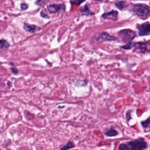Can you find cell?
<instances>
[{
  "label": "cell",
  "mask_w": 150,
  "mask_h": 150,
  "mask_svg": "<svg viewBox=\"0 0 150 150\" xmlns=\"http://www.w3.org/2000/svg\"><path fill=\"white\" fill-rule=\"evenodd\" d=\"M146 147V142L141 138L120 144L118 146V150H144Z\"/></svg>",
  "instance_id": "cell-1"
},
{
  "label": "cell",
  "mask_w": 150,
  "mask_h": 150,
  "mask_svg": "<svg viewBox=\"0 0 150 150\" xmlns=\"http://www.w3.org/2000/svg\"><path fill=\"white\" fill-rule=\"evenodd\" d=\"M132 10L137 16L143 19H145L150 16V7L145 4H135L132 8Z\"/></svg>",
  "instance_id": "cell-2"
},
{
  "label": "cell",
  "mask_w": 150,
  "mask_h": 150,
  "mask_svg": "<svg viewBox=\"0 0 150 150\" xmlns=\"http://www.w3.org/2000/svg\"><path fill=\"white\" fill-rule=\"evenodd\" d=\"M118 35L122 42L127 43L131 42L136 36L135 32L129 29H125L120 30Z\"/></svg>",
  "instance_id": "cell-3"
},
{
  "label": "cell",
  "mask_w": 150,
  "mask_h": 150,
  "mask_svg": "<svg viewBox=\"0 0 150 150\" xmlns=\"http://www.w3.org/2000/svg\"><path fill=\"white\" fill-rule=\"evenodd\" d=\"M133 51L139 53H150V40L145 42H139L135 43Z\"/></svg>",
  "instance_id": "cell-4"
},
{
  "label": "cell",
  "mask_w": 150,
  "mask_h": 150,
  "mask_svg": "<svg viewBox=\"0 0 150 150\" xmlns=\"http://www.w3.org/2000/svg\"><path fill=\"white\" fill-rule=\"evenodd\" d=\"M47 9L51 13H62L65 11L66 7L63 4H53L49 5Z\"/></svg>",
  "instance_id": "cell-5"
},
{
  "label": "cell",
  "mask_w": 150,
  "mask_h": 150,
  "mask_svg": "<svg viewBox=\"0 0 150 150\" xmlns=\"http://www.w3.org/2000/svg\"><path fill=\"white\" fill-rule=\"evenodd\" d=\"M138 30V35L141 36L150 35V23L145 22L142 24H137L136 26Z\"/></svg>",
  "instance_id": "cell-6"
},
{
  "label": "cell",
  "mask_w": 150,
  "mask_h": 150,
  "mask_svg": "<svg viewBox=\"0 0 150 150\" xmlns=\"http://www.w3.org/2000/svg\"><path fill=\"white\" fill-rule=\"evenodd\" d=\"M118 16V12L115 10L111 11L109 12L104 13L102 15V17L106 19H112V20H117Z\"/></svg>",
  "instance_id": "cell-7"
},
{
  "label": "cell",
  "mask_w": 150,
  "mask_h": 150,
  "mask_svg": "<svg viewBox=\"0 0 150 150\" xmlns=\"http://www.w3.org/2000/svg\"><path fill=\"white\" fill-rule=\"evenodd\" d=\"M100 39L103 41H114L116 40V38L106 32H103L101 33Z\"/></svg>",
  "instance_id": "cell-8"
},
{
  "label": "cell",
  "mask_w": 150,
  "mask_h": 150,
  "mask_svg": "<svg viewBox=\"0 0 150 150\" xmlns=\"http://www.w3.org/2000/svg\"><path fill=\"white\" fill-rule=\"evenodd\" d=\"M36 26L35 25H30L27 23H25L23 25V29L30 33H34L36 30Z\"/></svg>",
  "instance_id": "cell-9"
},
{
  "label": "cell",
  "mask_w": 150,
  "mask_h": 150,
  "mask_svg": "<svg viewBox=\"0 0 150 150\" xmlns=\"http://www.w3.org/2000/svg\"><path fill=\"white\" fill-rule=\"evenodd\" d=\"M104 134L105 135L109 137H115L118 135V132L117 130H115L114 128H110L108 129H107L104 131Z\"/></svg>",
  "instance_id": "cell-10"
},
{
  "label": "cell",
  "mask_w": 150,
  "mask_h": 150,
  "mask_svg": "<svg viewBox=\"0 0 150 150\" xmlns=\"http://www.w3.org/2000/svg\"><path fill=\"white\" fill-rule=\"evenodd\" d=\"M81 12L83 15H93L94 14L93 12L90 11V10L89 9L87 5L83 6L81 8Z\"/></svg>",
  "instance_id": "cell-11"
},
{
  "label": "cell",
  "mask_w": 150,
  "mask_h": 150,
  "mask_svg": "<svg viewBox=\"0 0 150 150\" xmlns=\"http://www.w3.org/2000/svg\"><path fill=\"white\" fill-rule=\"evenodd\" d=\"M115 5L119 9L122 10L123 9H124L125 8L127 7V3L126 1H120L116 2Z\"/></svg>",
  "instance_id": "cell-12"
},
{
  "label": "cell",
  "mask_w": 150,
  "mask_h": 150,
  "mask_svg": "<svg viewBox=\"0 0 150 150\" xmlns=\"http://www.w3.org/2000/svg\"><path fill=\"white\" fill-rule=\"evenodd\" d=\"M75 146V145L72 142V141H69L67 144L64 145L63 146H62L61 148V150H68L70 148H74Z\"/></svg>",
  "instance_id": "cell-13"
},
{
  "label": "cell",
  "mask_w": 150,
  "mask_h": 150,
  "mask_svg": "<svg viewBox=\"0 0 150 150\" xmlns=\"http://www.w3.org/2000/svg\"><path fill=\"white\" fill-rule=\"evenodd\" d=\"M142 127L145 129L147 128H149L150 127V116L145 121H142L141 122Z\"/></svg>",
  "instance_id": "cell-14"
},
{
  "label": "cell",
  "mask_w": 150,
  "mask_h": 150,
  "mask_svg": "<svg viewBox=\"0 0 150 150\" xmlns=\"http://www.w3.org/2000/svg\"><path fill=\"white\" fill-rule=\"evenodd\" d=\"M0 43H1V45H0L1 49H7L9 46V44L7 42L6 40H5L4 39H1Z\"/></svg>",
  "instance_id": "cell-15"
},
{
  "label": "cell",
  "mask_w": 150,
  "mask_h": 150,
  "mask_svg": "<svg viewBox=\"0 0 150 150\" xmlns=\"http://www.w3.org/2000/svg\"><path fill=\"white\" fill-rule=\"evenodd\" d=\"M134 43H133V42H128L124 46H121V48L124 49H127V50H128V49H131L132 48L134 47Z\"/></svg>",
  "instance_id": "cell-16"
},
{
  "label": "cell",
  "mask_w": 150,
  "mask_h": 150,
  "mask_svg": "<svg viewBox=\"0 0 150 150\" xmlns=\"http://www.w3.org/2000/svg\"><path fill=\"white\" fill-rule=\"evenodd\" d=\"M86 0H73V1H70V3L72 5H80L81 3H83L84 1H85Z\"/></svg>",
  "instance_id": "cell-17"
},
{
  "label": "cell",
  "mask_w": 150,
  "mask_h": 150,
  "mask_svg": "<svg viewBox=\"0 0 150 150\" xmlns=\"http://www.w3.org/2000/svg\"><path fill=\"white\" fill-rule=\"evenodd\" d=\"M11 72L14 74H18V70L15 67H11Z\"/></svg>",
  "instance_id": "cell-18"
},
{
  "label": "cell",
  "mask_w": 150,
  "mask_h": 150,
  "mask_svg": "<svg viewBox=\"0 0 150 150\" xmlns=\"http://www.w3.org/2000/svg\"><path fill=\"white\" fill-rule=\"evenodd\" d=\"M21 9L22 10H25V9H26L28 8V5L26 3H22L21 5Z\"/></svg>",
  "instance_id": "cell-19"
},
{
  "label": "cell",
  "mask_w": 150,
  "mask_h": 150,
  "mask_svg": "<svg viewBox=\"0 0 150 150\" xmlns=\"http://www.w3.org/2000/svg\"><path fill=\"white\" fill-rule=\"evenodd\" d=\"M130 111H128L127 112V114H126V117H127V119H128V117H129V120L131 119V115H130Z\"/></svg>",
  "instance_id": "cell-20"
},
{
  "label": "cell",
  "mask_w": 150,
  "mask_h": 150,
  "mask_svg": "<svg viewBox=\"0 0 150 150\" xmlns=\"http://www.w3.org/2000/svg\"><path fill=\"white\" fill-rule=\"evenodd\" d=\"M95 1H103V0H95Z\"/></svg>",
  "instance_id": "cell-21"
},
{
  "label": "cell",
  "mask_w": 150,
  "mask_h": 150,
  "mask_svg": "<svg viewBox=\"0 0 150 150\" xmlns=\"http://www.w3.org/2000/svg\"><path fill=\"white\" fill-rule=\"evenodd\" d=\"M100 150H104V149H100Z\"/></svg>",
  "instance_id": "cell-22"
}]
</instances>
